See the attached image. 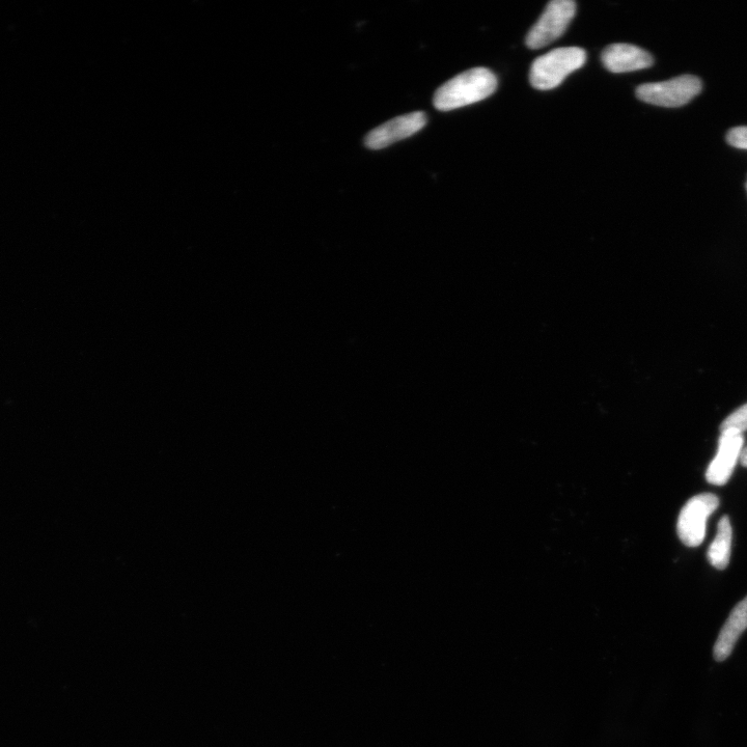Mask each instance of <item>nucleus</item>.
<instances>
[{"mask_svg":"<svg viewBox=\"0 0 747 747\" xmlns=\"http://www.w3.org/2000/svg\"><path fill=\"white\" fill-rule=\"evenodd\" d=\"M740 462L742 466L747 467V448L742 451Z\"/></svg>","mask_w":747,"mask_h":747,"instance_id":"nucleus-13","label":"nucleus"},{"mask_svg":"<svg viewBox=\"0 0 747 747\" xmlns=\"http://www.w3.org/2000/svg\"><path fill=\"white\" fill-rule=\"evenodd\" d=\"M732 537L730 518L724 516L718 522L717 535L707 553L708 561L714 568L725 570L728 567L731 557Z\"/></svg>","mask_w":747,"mask_h":747,"instance_id":"nucleus-10","label":"nucleus"},{"mask_svg":"<svg viewBox=\"0 0 747 747\" xmlns=\"http://www.w3.org/2000/svg\"><path fill=\"white\" fill-rule=\"evenodd\" d=\"M718 506V497L712 493H703L690 498L681 510L677 523V533L684 545L698 547L703 543L707 520Z\"/></svg>","mask_w":747,"mask_h":747,"instance_id":"nucleus-4","label":"nucleus"},{"mask_svg":"<svg viewBox=\"0 0 747 747\" xmlns=\"http://www.w3.org/2000/svg\"><path fill=\"white\" fill-rule=\"evenodd\" d=\"M586 61V51L578 47L552 50L533 63L531 85L540 91L555 89L569 74L583 67Z\"/></svg>","mask_w":747,"mask_h":747,"instance_id":"nucleus-2","label":"nucleus"},{"mask_svg":"<svg viewBox=\"0 0 747 747\" xmlns=\"http://www.w3.org/2000/svg\"><path fill=\"white\" fill-rule=\"evenodd\" d=\"M744 438L741 433L733 430L722 431L718 440V450L710 463L707 481L715 486H724L733 475L735 466L740 459Z\"/></svg>","mask_w":747,"mask_h":747,"instance_id":"nucleus-6","label":"nucleus"},{"mask_svg":"<svg viewBox=\"0 0 747 747\" xmlns=\"http://www.w3.org/2000/svg\"><path fill=\"white\" fill-rule=\"evenodd\" d=\"M701 91L702 81L698 77L683 75L668 81L646 83L636 89V97L657 106L680 107L693 100Z\"/></svg>","mask_w":747,"mask_h":747,"instance_id":"nucleus-3","label":"nucleus"},{"mask_svg":"<svg viewBox=\"0 0 747 747\" xmlns=\"http://www.w3.org/2000/svg\"><path fill=\"white\" fill-rule=\"evenodd\" d=\"M727 430H733L741 434L747 430V404L731 413L723 422L721 431Z\"/></svg>","mask_w":747,"mask_h":747,"instance_id":"nucleus-11","label":"nucleus"},{"mask_svg":"<svg viewBox=\"0 0 747 747\" xmlns=\"http://www.w3.org/2000/svg\"><path fill=\"white\" fill-rule=\"evenodd\" d=\"M576 13L572 0H553L527 37L530 49H540L555 42L564 35Z\"/></svg>","mask_w":747,"mask_h":747,"instance_id":"nucleus-5","label":"nucleus"},{"mask_svg":"<svg viewBox=\"0 0 747 747\" xmlns=\"http://www.w3.org/2000/svg\"><path fill=\"white\" fill-rule=\"evenodd\" d=\"M747 628V597L738 603L724 625L714 645L713 655L717 662L725 661L733 652L740 636Z\"/></svg>","mask_w":747,"mask_h":747,"instance_id":"nucleus-9","label":"nucleus"},{"mask_svg":"<svg viewBox=\"0 0 747 747\" xmlns=\"http://www.w3.org/2000/svg\"><path fill=\"white\" fill-rule=\"evenodd\" d=\"M601 60L604 67L612 73L643 70L654 64L649 52L629 44H613L606 47L602 52Z\"/></svg>","mask_w":747,"mask_h":747,"instance_id":"nucleus-8","label":"nucleus"},{"mask_svg":"<svg viewBox=\"0 0 747 747\" xmlns=\"http://www.w3.org/2000/svg\"><path fill=\"white\" fill-rule=\"evenodd\" d=\"M427 123L422 112L397 117L372 130L366 137L369 149L380 150L389 147L421 131Z\"/></svg>","mask_w":747,"mask_h":747,"instance_id":"nucleus-7","label":"nucleus"},{"mask_svg":"<svg viewBox=\"0 0 747 747\" xmlns=\"http://www.w3.org/2000/svg\"><path fill=\"white\" fill-rule=\"evenodd\" d=\"M497 88L495 75L486 68L463 72L440 87L434 95V106L441 112L485 100Z\"/></svg>","mask_w":747,"mask_h":747,"instance_id":"nucleus-1","label":"nucleus"},{"mask_svg":"<svg viewBox=\"0 0 747 747\" xmlns=\"http://www.w3.org/2000/svg\"><path fill=\"white\" fill-rule=\"evenodd\" d=\"M746 187H747V184H746Z\"/></svg>","mask_w":747,"mask_h":747,"instance_id":"nucleus-14","label":"nucleus"},{"mask_svg":"<svg viewBox=\"0 0 747 747\" xmlns=\"http://www.w3.org/2000/svg\"><path fill=\"white\" fill-rule=\"evenodd\" d=\"M727 142L734 148L747 150V127H736L730 130Z\"/></svg>","mask_w":747,"mask_h":747,"instance_id":"nucleus-12","label":"nucleus"}]
</instances>
